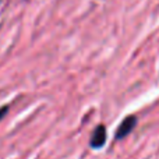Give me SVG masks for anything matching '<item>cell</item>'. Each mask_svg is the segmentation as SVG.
I'll list each match as a JSON object with an SVG mask.
<instances>
[{
    "label": "cell",
    "instance_id": "obj_1",
    "mask_svg": "<svg viewBox=\"0 0 159 159\" xmlns=\"http://www.w3.org/2000/svg\"><path fill=\"white\" fill-rule=\"evenodd\" d=\"M137 121L138 120H137L135 116H133V115L126 116V117L121 120V123L119 124L117 130H116V133H115L116 140H123V138H126L127 135L134 130V127L137 126Z\"/></svg>",
    "mask_w": 159,
    "mask_h": 159
},
{
    "label": "cell",
    "instance_id": "obj_2",
    "mask_svg": "<svg viewBox=\"0 0 159 159\" xmlns=\"http://www.w3.org/2000/svg\"><path fill=\"white\" fill-rule=\"evenodd\" d=\"M106 138H107L106 127H105L103 124H99V126L92 131V134H91L89 147L93 149H101L102 147L106 144Z\"/></svg>",
    "mask_w": 159,
    "mask_h": 159
},
{
    "label": "cell",
    "instance_id": "obj_3",
    "mask_svg": "<svg viewBox=\"0 0 159 159\" xmlns=\"http://www.w3.org/2000/svg\"><path fill=\"white\" fill-rule=\"evenodd\" d=\"M7 113H8V106H7V105H6V106H3V107H0V121L3 120V117H4Z\"/></svg>",
    "mask_w": 159,
    "mask_h": 159
}]
</instances>
